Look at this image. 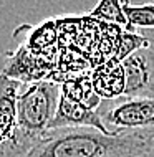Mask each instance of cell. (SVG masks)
Returning a JSON list of instances; mask_svg holds the SVG:
<instances>
[{
    "label": "cell",
    "instance_id": "cell-1",
    "mask_svg": "<svg viewBox=\"0 0 154 157\" xmlns=\"http://www.w3.org/2000/svg\"><path fill=\"white\" fill-rule=\"evenodd\" d=\"M154 137L105 134L95 127H60L48 131L23 157H144Z\"/></svg>",
    "mask_w": 154,
    "mask_h": 157
},
{
    "label": "cell",
    "instance_id": "cell-2",
    "mask_svg": "<svg viewBox=\"0 0 154 157\" xmlns=\"http://www.w3.org/2000/svg\"><path fill=\"white\" fill-rule=\"evenodd\" d=\"M61 98L58 81H30L22 86L18 94V127L30 146H35L50 131Z\"/></svg>",
    "mask_w": 154,
    "mask_h": 157
},
{
    "label": "cell",
    "instance_id": "cell-3",
    "mask_svg": "<svg viewBox=\"0 0 154 157\" xmlns=\"http://www.w3.org/2000/svg\"><path fill=\"white\" fill-rule=\"evenodd\" d=\"M109 132L139 134L154 137V98L101 99L96 108Z\"/></svg>",
    "mask_w": 154,
    "mask_h": 157
},
{
    "label": "cell",
    "instance_id": "cell-4",
    "mask_svg": "<svg viewBox=\"0 0 154 157\" xmlns=\"http://www.w3.org/2000/svg\"><path fill=\"white\" fill-rule=\"evenodd\" d=\"M23 81L0 73V157H23L32 146L18 127V94Z\"/></svg>",
    "mask_w": 154,
    "mask_h": 157
},
{
    "label": "cell",
    "instance_id": "cell-5",
    "mask_svg": "<svg viewBox=\"0 0 154 157\" xmlns=\"http://www.w3.org/2000/svg\"><path fill=\"white\" fill-rule=\"evenodd\" d=\"M149 41V40H148ZM126 98H154V45L149 41L121 60Z\"/></svg>",
    "mask_w": 154,
    "mask_h": 157
},
{
    "label": "cell",
    "instance_id": "cell-6",
    "mask_svg": "<svg viewBox=\"0 0 154 157\" xmlns=\"http://www.w3.org/2000/svg\"><path fill=\"white\" fill-rule=\"evenodd\" d=\"M60 127H95L105 134H113L105 126L95 108H89L88 104L71 99L70 96L63 94V93L60 98L57 114L50 124V131L60 129Z\"/></svg>",
    "mask_w": 154,
    "mask_h": 157
},
{
    "label": "cell",
    "instance_id": "cell-7",
    "mask_svg": "<svg viewBox=\"0 0 154 157\" xmlns=\"http://www.w3.org/2000/svg\"><path fill=\"white\" fill-rule=\"evenodd\" d=\"M93 86L101 99H114L124 93V70L118 58H111L93 73Z\"/></svg>",
    "mask_w": 154,
    "mask_h": 157
},
{
    "label": "cell",
    "instance_id": "cell-8",
    "mask_svg": "<svg viewBox=\"0 0 154 157\" xmlns=\"http://www.w3.org/2000/svg\"><path fill=\"white\" fill-rule=\"evenodd\" d=\"M123 10L128 18L124 30L136 32L141 30H154V2L144 5H132L129 0H123Z\"/></svg>",
    "mask_w": 154,
    "mask_h": 157
},
{
    "label": "cell",
    "instance_id": "cell-9",
    "mask_svg": "<svg viewBox=\"0 0 154 157\" xmlns=\"http://www.w3.org/2000/svg\"><path fill=\"white\" fill-rule=\"evenodd\" d=\"M61 93L70 96L71 99H76L80 103L88 104L89 108H98L101 103L100 94L95 91L93 81L89 78H76V79H65L61 84Z\"/></svg>",
    "mask_w": 154,
    "mask_h": 157
},
{
    "label": "cell",
    "instance_id": "cell-10",
    "mask_svg": "<svg viewBox=\"0 0 154 157\" xmlns=\"http://www.w3.org/2000/svg\"><path fill=\"white\" fill-rule=\"evenodd\" d=\"M91 18L126 27L128 18L123 10V0H98L93 10L88 13Z\"/></svg>",
    "mask_w": 154,
    "mask_h": 157
},
{
    "label": "cell",
    "instance_id": "cell-11",
    "mask_svg": "<svg viewBox=\"0 0 154 157\" xmlns=\"http://www.w3.org/2000/svg\"><path fill=\"white\" fill-rule=\"evenodd\" d=\"M144 36H146L148 40L154 45V30H146V32H144Z\"/></svg>",
    "mask_w": 154,
    "mask_h": 157
}]
</instances>
